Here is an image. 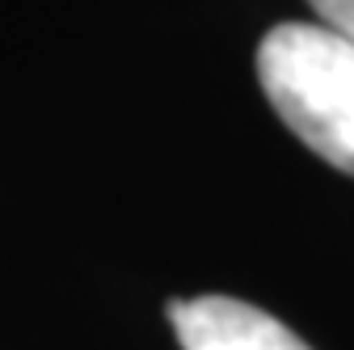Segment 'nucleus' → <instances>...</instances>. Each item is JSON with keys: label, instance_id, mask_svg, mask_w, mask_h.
<instances>
[{"label": "nucleus", "instance_id": "1", "mask_svg": "<svg viewBox=\"0 0 354 350\" xmlns=\"http://www.w3.org/2000/svg\"><path fill=\"white\" fill-rule=\"evenodd\" d=\"M257 80L291 136L354 178V42L321 21H283L257 42Z\"/></svg>", "mask_w": 354, "mask_h": 350}, {"label": "nucleus", "instance_id": "3", "mask_svg": "<svg viewBox=\"0 0 354 350\" xmlns=\"http://www.w3.org/2000/svg\"><path fill=\"white\" fill-rule=\"evenodd\" d=\"M308 5L317 9L321 26H329V30H337L342 38L354 42V0H308Z\"/></svg>", "mask_w": 354, "mask_h": 350}, {"label": "nucleus", "instance_id": "2", "mask_svg": "<svg viewBox=\"0 0 354 350\" xmlns=\"http://www.w3.org/2000/svg\"><path fill=\"white\" fill-rule=\"evenodd\" d=\"M169 321L177 329L182 350H313L279 317L232 295L173 300Z\"/></svg>", "mask_w": 354, "mask_h": 350}]
</instances>
